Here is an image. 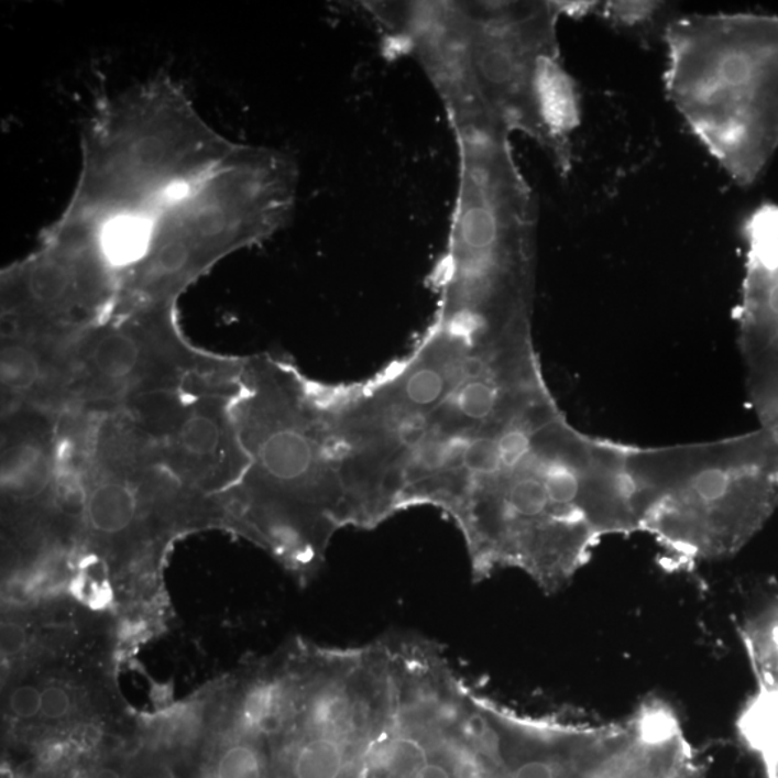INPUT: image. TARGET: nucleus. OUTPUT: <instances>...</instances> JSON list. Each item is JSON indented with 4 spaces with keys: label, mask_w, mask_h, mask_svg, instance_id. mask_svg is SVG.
Instances as JSON below:
<instances>
[{
    "label": "nucleus",
    "mask_w": 778,
    "mask_h": 778,
    "mask_svg": "<svg viewBox=\"0 0 778 778\" xmlns=\"http://www.w3.org/2000/svg\"><path fill=\"white\" fill-rule=\"evenodd\" d=\"M552 401L533 318L437 300L405 355L330 390L349 497L375 528L409 507L450 515L500 474L507 435Z\"/></svg>",
    "instance_id": "obj_1"
},
{
    "label": "nucleus",
    "mask_w": 778,
    "mask_h": 778,
    "mask_svg": "<svg viewBox=\"0 0 778 778\" xmlns=\"http://www.w3.org/2000/svg\"><path fill=\"white\" fill-rule=\"evenodd\" d=\"M388 53L417 61L451 128L533 139L568 176L581 97L562 63L558 2H365Z\"/></svg>",
    "instance_id": "obj_2"
},
{
    "label": "nucleus",
    "mask_w": 778,
    "mask_h": 778,
    "mask_svg": "<svg viewBox=\"0 0 778 778\" xmlns=\"http://www.w3.org/2000/svg\"><path fill=\"white\" fill-rule=\"evenodd\" d=\"M234 414L250 463L221 500L227 524L309 580L335 534L351 526L319 382L277 358H249Z\"/></svg>",
    "instance_id": "obj_3"
},
{
    "label": "nucleus",
    "mask_w": 778,
    "mask_h": 778,
    "mask_svg": "<svg viewBox=\"0 0 778 778\" xmlns=\"http://www.w3.org/2000/svg\"><path fill=\"white\" fill-rule=\"evenodd\" d=\"M239 144L213 129L171 77L134 84L101 102L88 121L64 212L106 230L149 226Z\"/></svg>",
    "instance_id": "obj_4"
},
{
    "label": "nucleus",
    "mask_w": 778,
    "mask_h": 778,
    "mask_svg": "<svg viewBox=\"0 0 778 778\" xmlns=\"http://www.w3.org/2000/svg\"><path fill=\"white\" fill-rule=\"evenodd\" d=\"M639 533L677 567L735 556L778 507V426L628 449Z\"/></svg>",
    "instance_id": "obj_5"
},
{
    "label": "nucleus",
    "mask_w": 778,
    "mask_h": 778,
    "mask_svg": "<svg viewBox=\"0 0 778 778\" xmlns=\"http://www.w3.org/2000/svg\"><path fill=\"white\" fill-rule=\"evenodd\" d=\"M664 41L669 101L735 184H756L778 149V17L693 13Z\"/></svg>",
    "instance_id": "obj_6"
},
{
    "label": "nucleus",
    "mask_w": 778,
    "mask_h": 778,
    "mask_svg": "<svg viewBox=\"0 0 778 778\" xmlns=\"http://www.w3.org/2000/svg\"><path fill=\"white\" fill-rule=\"evenodd\" d=\"M297 185L292 156L239 144L149 223L142 255L121 276L114 307L176 305L221 260L282 230L295 209Z\"/></svg>",
    "instance_id": "obj_7"
},
{
    "label": "nucleus",
    "mask_w": 778,
    "mask_h": 778,
    "mask_svg": "<svg viewBox=\"0 0 778 778\" xmlns=\"http://www.w3.org/2000/svg\"><path fill=\"white\" fill-rule=\"evenodd\" d=\"M119 292L105 228L63 212L2 273V342L73 343L113 310Z\"/></svg>",
    "instance_id": "obj_8"
},
{
    "label": "nucleus",
    "mask_w": 778,
    "mask_h": 778,
    "mask_svg": "<svg viewBox=\"0 0 778 778\" xmlns=\"http://www.w3.org/2000/svg\"><path fill=\"white\" fill-rule=\"evenodd\" d=\"M232 361L190 347L176 305L113 309L69 348L65 409L116 412L142 395L226 370Z\"/></svg>",
    "instance_id": "obj_9"
},
{
    "label": "nucleus",
    "mask_w": 778,
    "mask_h": 778,
    "mask_svg": "<svg viewBox=\"0 0 778 778\" xmlns=\"http://www.w3.org/2000/svg\"><path fill=\"white\" fill-rule=\"evenodd\" d=\"M743 237L738 348L754 413L761 426H778V205L754 209L744 222Z\"/></svg>",
    "instance_id": "obj_10"
},
{
    "label": "nucleus",
    "mask_w": 778,
    "mask_h": 778,
    "mask_svg": "<svg viewBox=\"0 0 778 778\" xmlns=\"http://www.w3.org/2000/svg\"><path fill=\"white\" fill-rule=\"evenodd\" d=\"M267 744L263 735L235 722L213 752L207 778H270Z\"/></svg>",
    "instance_id": "obj_11"
},
{
    "label": "nucleus",
    "mask_w": 778,
    "mask_h": 778,
    "mask_svg": "<svg viewBox=\"0 0 778 778\" xmlns=\"http://www.w3.org/2000/svg\"><path fill=\"white\" fill-rule=\"evenodd\" d=\"M668 7L659 2H605L599 3L595 15L613 30L628 32L640 40H650L656 30L666 31L673 18H666Z\"/></svg>",
    "instance_id": "obj_12"
},
{
    "label": "nucleus",
    "mask_w": 778,
    "mask_h": 778,
    "mask_svg": "<svg viewBox=\"0 0 778 778\" xmlns=\"http://www.w3.org/2000/svg\"><path fill=\"white\" fill-rule=\"evenodd\" d=\"M41 687V715L34 726L50 728H64L76 721L81 710V695L72 684L58 682L40 683Z\"/></svg>",
    "instance_id": "obj_13"
},
{
    "label": "nucleus",
    "mask_w": 778,
    "mask_h": 778,
    "mask_svg": "<svg viewBox=\"0 0 778 778\" xmlns=\"http://www.w3.org/2000/svg\"><path fill=\"white\" fill-rule=\"evenodd\" d=\"M41 687L34 679H18L7 693V714L18 725L36 724L41 715Z\"/></svg>",
    "instance_id": "obj_14"
},
{
    "label": "nucleus",
    "mask_w": 778,
    "mask_h": 778,
    "mask_svg": "<svg viewBox=\"0 0 778 778\" xmlns=\"http://www.w3.org/2000/svg\"><path fill=\"white\" fill-rule=\"evenodd\" d=\"M30 632L21 620L7 618L2 623V656L9 661L25 656L30 647Z\"/></svg>",
    "instance_id": "obj_15"
}]
</instances>
